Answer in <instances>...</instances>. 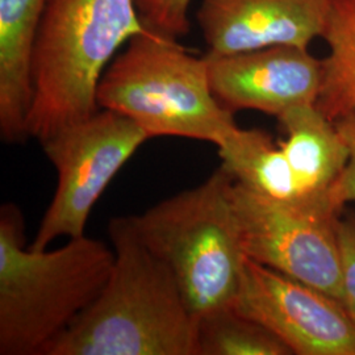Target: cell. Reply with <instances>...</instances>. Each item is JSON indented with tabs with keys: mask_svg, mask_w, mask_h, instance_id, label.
Listing matches in <instances>:
<instances>
[{
	"mask_svg": "<svg viewBox=\"0 0 355 355\" xmlns=\"http://www.w3.org/2000/svg\"><path fill=\"white\" fill-rule=\"evenodd\" d=\"M112 272L99 296L44 355H198V320L133 216L108 225Z\"/></svg>",
	"mask_w": 355,
	"mask_h": 355,
	"instance_id": "cell-1",
	"label": "cell"
},
{
	"mask_svg": "<svg viewBox=\"0 0 355 355\" xmlns=\"http://www.w3.org/2000/svg\"><path fill=\"white\" fill-rule=\"evenodd\" d=\"M114 252L86 234L53 250L26 248L13 204L0 212V354L44 355L99 296Z\"/></svg>",
	"mask_w": 355,
	"mask_h": 355,
	"instance_id": "cell-2",
	"label": "cell"
},
{
	"mask_svg": "<svg viewBox=\"0 0 355 355\" xmlns=\"http://www.w3.org/2000/svg\"><path fill=\"white\" fill-rule=\"evenodd\" d=\"M146 32L136 0H48L33 54L28 136L42 144L96 114L111 58Z\"/></svg>",
	"mask_w": 355,
	"mask_h": 355,
	"instance_id": "cell-3",
	"label": "cell"
},
{
	"mask_svg": "<svg viewBox=\"0 0 355 355\" xmlns=\"http://www.w3.org/2000/svg\"><path fill=\"white\" fill-rule=\"evenodd\" d=\"M233 182L220 165L199 186L133 216L142 241L171 270L196 320L234 306L240 292L246 254Z\"/></svg>",
	"mask_w": 355,
	"mask_h": 355,
	"instance_id": "cell-4",
	"label": "cell"
},
{
	"mask_svg": "<svg viewBox=\"0 0 355 355\" xmlns=\"http://www.w3.org/2000/svg\"><path fill=\"white\" fill-rule=\"evenodd\" d=\"M98 104L132 119L150 139L183 137L218 146L239 125L216 99L205 57L152 31L128 42L98 86Z\"/></svg>",
	"mask_w": 355,
	"mask_h": 355,
	"instance_id": "cell-5",
	"label": "cell"
},
{
	"mask_svg": "<svg viewBox=\"0 0 355 355\" xmlns=\"http://www.w3.org/2000/svg\"><path fill=\"white\" fill-rule=\"evenodd\" d=\"M148 140L132 119L99 110L44 141V153L57 171V189L29 248L45 250L57 239L83 236L103 192Z\"/></svg>",
	"mask_w": 355,
	"mask_h": 355,
	"instance_id": "cell-6",
	"label": "cell"
},
{
	"mask_svg": "<svg viewBox=\"0 0 355 355\" xmlns=\"http://www.w3.org/2000/svg\"><path fill=\"white\" fill-rule=\"evenodd\" d=\"M232 202L249 259L327 292L343 303L337 221L341 212L277 203L237 182Z\"/></svg>",
	"mask_w": 355,
	"mask_h": 355,
	"instance_id": "cell-7",
	"label": "cell"
},
{
	"mask_svg": "<svg viewBox=\"0 0 355 355\" xmlns=\"http://www.w3.org/2000/svg\"><path fill=\"white\" fill-rule=\"evenodd\" d=\"M234 308L292 354L355 355V321L340 300L248 257Z\"/></svg>",
	"mask_w": 355,
	"mask_h": 355,
	"instance_id": "cell-8",
	"label": "cell"
},
{
	"mask_svg": "<svg viewBox=\"0 0 355 355\" xmlns=\"http://www.w3.org/2000/svg\"><path fill=\"white\" fill-rule=\"evenodd\" d=\"M204 57L216 99L233 114L252 110L279 119L295 108L318 104L322 60L309 48L277 45Z\"/></svg>",
	"mask_w": 355,
	"mask_h": 355,
	"instance_id": "cell-9",
	"label": "cell"
},
{
	"mask_svg": "<svg viewBox=\"0 0 355 355\" xmlns=\"http://www.w3.org/2000/svg\"><path fill=\"white\" fill-rule=\"evenodd\" d=\"M329 0H202L198 24L209 54L277 45L309 48L322 37Z\"/></svg>",
	"mask_w": 355,
	"mask_h": 355,
	"instance_id": "cell-10",
	"label": "cell"
},
{
	"mask_svg": "<svg viewBox=\"0 0 355 355\" xmlns=\"http://www.w3.org/2000/svg\"><path fill=\"white\" fill-rule=\"evenodd\" d=\"M286 139L278 142L305 202L343 211L334 187L349 162V148L333 121L316 104L288 111L278 119Z\"/></svg>",
	"mask_w": 355,
	"mask_h": 355,
	"instance_id": "cell-11",
	"label": "cell"
},
{
	"mask_svg": "<svg viewBox=\"0 0 355 355\" xmlns=\"http://www.w3.org/2000/svg\"><path fill=\"white\" fill-rule=\"evenodd\" d=\"M48 0H0V135L26 140L33 98V54Z\"/></svg>",
	"mask_w": 355,
	"mask_h": 355,
	"instance_id": "cell-12",
	"label": "cell"
},
{
	"mask_svg": "<svg viewBox=\"0 0 355 355\" xmlns=\"http://www.w3.org/2000/svg\"><path fill=\"white\" fill-rule=\"evenodd\" d=\"M217 148L221 166L234 182L254 193L292 207L337 211L305 202L279 144L266 132L239 127Z\"/></svg>",
	"mask_w": 355,
	"mask_h": 355,
	"instance_id": "cell-13",
	"label": "cell"
},
{
	"mask_svg": "<svg viewBox=\"0 0 355 355\" xmlns=\"http://www.w3.org/2000/svg\"><path fill=\"white\" fill-rule=\"evenodd\" d=\"M318 108L330 121L355 116V0H329Z\"/></svg>",
	"mask_w": 355,
	"mask_h": 355,
	"instance_id": "cell-14",
	"label": "cell"
},
{
	"mask_svg": "<svg viewBox=\"0 0 355 355\" xmlns=\"http://www.w3.org/2000/svg\"><path fill=\"white\" fill-rule=\"evenodd\" d=\"M198 355H290V347L271 330L234 306L198 318Z\"/></svg>",
	"mask_w": 355,
	"mask_h": 355,
	"instance_id": "cell-15",
	"label": "cell"
},
{
	"mask_svg": "<svg viewBox=\"0 0 355 355\" xmlns=\"http://www.w3.org/2000/svg\"><path fill=\"white\" fill-rule=\"evenodd\" d=\"M191 0H136L141 20L157 35L174 38L190 32Z\"/></svg>",
	"mask_w": 355,
	"mask_h": 355,
	"instance_id": "cell-16",
	"label": "cell"
},
{
	"mask_svg": "<svg viewBox=\"0 0 355 355\" xmlns=\"http://www.w3.org/2000/svg\"><path fill=\"white\" fill-rule=\"evenodd\" d=\"M337 240L341 258L343 304L355 321V212L345 214L337 221Z\"/></svg>",
	"mask_w": 355,
	"mask_h": 355,
	"instance_id": "cell-17",
	"label": "cell"
},
{
	"mask_svg": "<svg viewBox=\"0 0 355 355\" xmlns=\"http://www.w3.org/2000/svg\"><path fill=\"white\" fill-rule=\"evenodd\" d=\"M338 132L349 148V162L343 170V175L338 179L333 199L338 208L343 209L347 203H355V116L343 117L334 121Z\"/></svg>",
	"mask_w": 355,
	"mask_h": 355,
	"instance_id": "cell-18",
	"label": "cell"
}]
</instances>
